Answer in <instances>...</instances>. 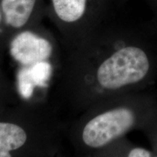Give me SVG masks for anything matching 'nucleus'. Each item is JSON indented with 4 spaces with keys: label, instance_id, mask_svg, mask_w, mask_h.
I'll use <instances>...</instances> for the list:
<instances>
[{
    "label": "nucleus",
    "instance_id": "obj_1",
    "mask_svg": "<svg viewBox=\"0 0 157 157\" xmlns=\"http://www.w3.org/2000/svg\"><path fill=\"white\" fill-rule=\"evenodd\" d=\"M150 66L146 49L136 44H124L103 60L98 68V81L105 89H119L141 81Z\"/></svg>",
    "mask_w": 157,
    "mask_h": 157
},
{
    "label": "nucleus",
    "instance_id": "obj_2",
    "mask_svg": "<svg viewBox=\"0 0 157 157\" xmlns=\"http://www.w3.org/2000/svg\"><path fill=\"white\" fill-rule=\"evenodd\" d=\"M127 0H45V13L61 26L95 25L116 13Z\"/></svg>",
    "mask_w": 157,
    "mask_h": 157
},
{
    "label": "nucleus",
    "instance_id": "obj_3",
    "mask_svg": "<svg viewBox=\"0 0 157 157\" xmlns=\"http://www.w3.org/2000/svg\"><path fill=\"white\" fill-rule=\"evenodd\" d=\"M134 113L127 108H117L99 114L84 127L82 139L92 148H100L127 132L134 124Z\"/></svg>",
    "mask_w": 157,
    "mask_h": 157
},
{
    "label": "nucleus",
    "instance_id": "obj_4",
    "mask_svg": "<svg viewBox=\"0 0 157 157\" xmlns=\"http://www.w3.org/2000/svg\"><path fill=\"white\" fill-rule=\"evenodd\" d=\"M10 51L13 58L23 66L48 60L53 52L52 42L34 31H20L11 40Z\"/></svg>",
    "mask_w": 157,
    "mask_h": 157
},
{
    "label": "nucleus",
    "instance_id": "obj_5",
    "mask_svg": "<svg viewBox=\"0 0 157 157\" xmlns=\"http://www.w3.org/2000/svg\"><path fill=\"white\" fill-rule=\"evenodd\" d=\"M4 25L22 31L45 13V0H0Z\"/></svg>",
    "mask_w": 157,
    "mask_h": 157
},
{
    "label": "nucleus",
    "instance_id": "obj_6",
    "mask_svg": "<svg viewBox=\"0 0 157 157\" xmlns=\"http://www.w3.org/2000/svg\"><path fill=\"white\" fill-rule=\"evenodd\" d=\"M26 139V133L21 127L0 122V157H12L10 152L23 146Z\"/></svg>",
    "mask_w": 157,
    "mask_h": 157
},
{
    "label": "nucleus",
    "instance_id": "obj_7",
    "mask_svg": "<svg viewBox=\"0 0 157 157\" xmlns=\"http://www.w3.org/2000/svg\"><path fill=\"white\" fill-rule=\"evenodd\" d=\"M26 72L34 85L44 87L51 75L52 66L48 60L25 66Z\"/></svg>",
    "mask_w": 157,
    "mask_h": 157
},
{
    "label": "nucleus",
    "instance_id": "obj_8",
    "mask_svg": "<svg viewBox=\"0 0 157 157\" xmlns=\"http://www.w3.org/2000/svg\"><path fill=\"white\" fill-rule=\"evenodd\" d=\"M17 79H18V88L21 95L24 98H29L32 95L35 87L29 78L24 66H23L18 72Z\"/></svg>",
    "mask_w": 157,
    "mask_h": 157
},
{
    "label": "nucleus",
    "instance_id": "obj_9",
    "mask_svg": "<svg viewBox=\"0 0 157 157\" xmlns=\"http://www.w3.org/2000/svg\"><path fill=\"white\" fill-rule=\"evenodd\" d=\"M128 157H151V154L144 148H135L129 152Z\"/></svg>",
    "mask_w": 157,
    "mask_h": 157
},
{
    "label": "nucleus",
    "instance_id": "obj_10",
    "mask_svg": "<svg viewBox=\"0 0 157 157\" xmlns=\"http://www.w3.org/2000/svg\"><path fill=\"white\" fill-rule=\"evenodd\" d=\"M145 1L148 3L153 13H154L156 15V18H157V0H145Z\"/></svg>",
    "mask_w": 157,
    "mask_h": 157
},
{
    "label": "nucleus",
    "instance_id": "obj_11",
    "mask_svg": "<svg viewBox=\"0 0 157 157\" xmlns=\"http://www.w3.org/2000/svg\"><path fill=\"white\" fill-rule=\"evenodd\" d=\"M4 25V20H3V15H2V11L1 5H0V29H1L2 25Z\"/></svg>",
    "mask_w": 157,
    "mask_h": 157
}]
</instances>
